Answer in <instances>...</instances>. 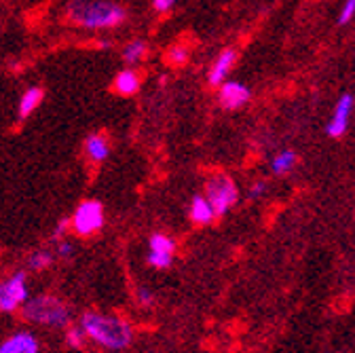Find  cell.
Wrapping results in <instances>:
<instances>
[{
  "label": "cell",
  "mask_w": 355,
  "mask_h": 353,
  "mask_svg": "<svg viewBox=\"0 0 355 353\" xmlns=\"http://www.w3.org/2000/svg\"><path fill=\"white\" fill-rule=\"evenodd\" d=\"M175 256V241L165 233H155L148 239V264L155 269H167Z\"/></svg>",
  "instance_id": "cell-6"
},
{
  "label": "cell",
  "mask_w": 355,
  "mask_h": 353,
  "mask_svg": "<svg viewBox=\"0 0 355 353\" xmlns=\"http://www.w3.org/2000/svg\"><path fill=\"white\" fill-rule=\"evenodd\" d=\"M85 336H87V332L83 330V326H72V328H68V332H66V341H68L72 347H83Z\"/></svg>",
  "instance_id": "cell-20"
},
{
  "label": "cell",
  "mask_w": 355,
  "mask_h": 353,
  "mask_svg": "<svg viewBox=\"0 0 355 353\" xmlns=\"http://www.w3.org/2000/svg\"><path fill=\"white\" fill-rule=\"evenodd\" d=\"M66 231H68V220H62V223L55 227V231H53V239L55 241H62L64 239V235H66Z\"/></svg>",
  "instance_id": "cell-25"
},
{
  "label": "cell",
  "mask_w": 355,
  "mask_h": 353,
  "mask_svg": "<svg viewBox=\"0 0 355 353\" xmlns=\"http://www.w3.org/2000/svg\"><path fill=\"white\" fill-rule=\"evenodd\" d=\"M252 98V92L243 83H235V80H229V83H222L220 85V92H218V100L225 108H241L243 104H248Z\"/></svg>",
  "instance_id": "cell-8"
},
{
  "label": "cell",
  "mask_w": 355,
  "mask_h": 353,
  "mask_svg": "<svg viewBox=\"0 0 355 353\" xmlns=\"http://www.w3.org/2000/svg\"><path fill=\"white\" fill-rule=\"evenodd\" d=\"M214 218H216V209L209 203V199L201 197V195L193 197V201H191V220L193 223L195 225H209Z\"/></svg>",
  "instance_id": "cell-12"
},
{
  "label": "cell",
  "mask_w": 355,
  "mask_h": 353,
  "mask_svg": "<svg viewBox=\"0 0 355 353\" xmlns=\"http://www.w3.org/2000/svg\"><path fill=\"white\" fill-rule=\"evenodd\" d=\"M173 3H175V0H153V7L159 13H165V11H169L173 7Z\"/></svg>",
  "instance_id": "cell-24"
},
{
  "label": "cell",
  "mask_w": 355,
  "mask_h": 353,
  "mask_svg": "<svg viewBox=\"0 0 355 353\" xmlns=\"http://www.w3.org/2000/svg\"><path fill=\"white\" fill-rule=\"evenodd\" d=\"M72 252H74V246H72L66 237H64L62 241H58V254H60L62 258H70Z\"/></svg>",
  "instance_id": "cell-22"
},
{
  "label": "cell",
  "mask_w": 355,
  "mask_h": 353,
  "mask_svg": "<svg viewBox=\"0 0 355 353\" xmlns=\"http://www.w3.org/2000/svg\"><path fill=\"white\" fill-rule=\"evenodd\" d=\"M38 338L30 332H17L0 345V353H38Z\"/></svg>",
  "instance_id": "cell-10"
},
{
  "label": "cell",
  "mask_w": 355,
  "mask_h": 353,
  "mask_svg": "<svg viewBox=\"0 0 355 353\" xmlns=\"http://www.w3.org/2000/svg\"><path fill=\"white\" fill-rule=\"evenodd\" d=\"M138 302H140L142 307H150V304L155 302L153 292H150V290H146V288H140V290H138Z\"/></svg>",
  "instance_id": "cell-23"
},
{
  "label": "cell",
  "mask_w": 355,
  "mask_h": 353,
  "mask_svg": "<svg viewBox=\"0 0 355 353\" xmlns=\"http://www.w3.org/2000/svg\"><path fill=\"white\" fill-rule=\"evenodd\" d=\"M264 193V182H256L250 191V197H260Z\"/></svg>",
  "instance_id": "cell-26"
},
{
  "label": "cell",
  "mask_w": 355,
  "mask_h": 353,
  "mask_svg": "<svg viewBox=\"0 0 355 353\" xmlns=\"http://www.w3.org/2000/svg\"><path fill=\"white\" fill-rule=\"evenodd\" d=\"M189 60V49L184 45H173L167 51V62L171 66H184V62Z\"/></svg>",
  "instance_id": "cell-19"
},
{
  "label": "cell",
  "mask_w": 355,
  "mask_h": 353,
  "mask_svg": "<svg viewBox=\"0 0 355 353\" xmlns=\"http://www.w3.org/2000/svg\"><path fill=\"white\" fill-rule=\"evenodd\" d=\"M353 17H355V0H345V5H343V9H340V15H338V24L345 26V24H349Z\"/></svg>",
  "instance_id": "cell-21"
},
{
  "label": "cell",
  "mask_w": 355,
  "mask_h": 353,
  "mask_svg": "<svg viewBox=\"0 0 355 353\" xmlns=\"http://www.w3.org/2000/svg\"><path fill=\"white\" fill-rule=\"evenodd\" d=\"M51 262H53V254L49 250H38L30 256V269L42 271V269H47Z\"/></svg>",
  "instance_id": "cell-18"
},
{
  "label": "cell",
  "mask_w": 355,
  "mask_h": 353,
  "mask_svg": "<svg viewBox=\"0 0 355 353\" xmlns=\"http://www.w3.org/2000/svg\"><path fill=\"white\" fill-rule=\"evenodd\" d=\"M114 92L121 94V96H133V94H138L140 89V76L136 70H121L116 76H114Z\"/></svg>",
  "instance_id": "cell-13"
},
{
  "label": "cell",
  "mask_w": 355,
  "mask_h": 353,
  "mask_svg": "<svg viewBox=\"0 0 355 353\" xmlns=\"http://www.w3.org/2000/svg\"><path fill=\"white\" fill-rule=\"evenodd\" d=\"M351 110H353V96L345 94L340 96V100L336 102V108L332 112V119L326 127L328 136L332 138H340L345 131H347V125H349V117H351Z\"/></svg>",
  "instance_id": "cell-9"
},
{
  "label": "cell",
  "mask_w": 355,
  "mask_h": 353,
  "mask_svg": "<svg viewBox=\"0 0 355 353\" xmlns=\"http://www.w3.org/2000/svg\"><path fill=\"white\" fill-rule=\"evenodd\" d=\"M294 165H296V153H294V150H282V153L275 155L273 161H271V167H273V171H275L277 175L292 171Z\"/></svg>",
  "instance_id": "cell-17"
},
{
  "label": "cell",
  "mask_w": 355,
  "mask_h": 353,
  "mask_svg": "<svg viewBox=\"0 0 355 353\" xmlns=\"http://www.w3.org/2000/svg\"><path fill=\"white\" fill-rule=\"evenodd\" d=\"M42 98H44V94H42L40 87H30V89H28V92L21 96V100H19V119L30 117V114L40 106Z\"/></svg>",
  "instance_id": "cell-15"
},
{
  "label": "cell",
  "mask_w": 355,
  "mask_h": 353,
  "mask_svg": "<svg viewBox=\"0 0 355 353\" xmlns=\"http://www.w3.org/2000/svg\"><path fill=\"white\" fill-rule=\"evenodd\" d=\"M85 153H87V157L92 159V161L102 163L110 155V144H108V140L102 134H92V136L87 138V142H85Z\"/></svg>",
  "instance_id": "cell-14"
},
{
  "label": "cell",
  "mask_w": 355,
  "mask_h": 353,
  "mask_svg": "<svg viewBox=\"0 0 355 353\" xmlns=\"http://www.w3.org/2000/svg\"><path fill=\"white\" fill-rule=\"evenodd\" d=\"M72 229L80 237H92L104 227V207L96 199H87L83 201L72 216Z\"/></svg>",
  "instance_id": "cell-5"
},
{
  "label": "cell",
  "mask_w": 355,
  "mask_h": 353,
  "mask_svg": "<svg viewBox=\"0 0 355 353\" xmlns=\"http://www.w3.org/2000/svg\"><path fill=\"white\" fill-rule=\"evenodd\" d=\"M21 316L24 320L32 324L51 326V328H66L70 322L68 307L60 298L47 296V294H40V296H34L32 300H26V304L21 307Z\"/></svg>",
  "instance_id": "cell-3"
},
{
  "label": "cell",
  "mask_w": 355,
  "mask_h": 353,
  "mask_svg": "<svg viewBox=\"0 0 355 353\" xmlns=\"http://www.w3.org/2000/svg\"><path fill=\"white\" fill-rule=\"evenodd\" d=\"M205 197L214 205L216 216H225L237 203L239 191H237V184L229 178V175L216 173L205 184Z\"/></svg>",
  "instance_id": "cell-4"
},
{
  "label": "cell",
  "mask_w": 355,
  "mask_h": 353,
  "mask_svg": "<svg viewBox=\"0 0 355 353\" xmlns=\"http://www.w3.org/2000/svg\"><path fill=\"white\" fill-rule=\"evenodd\" d=\"M83 330L87 332V338H92L94 343L112 349V351H121L125 347H129L133 332L131 326L114 316H102V313H85L80 320Z\"/></svg>",
  "instance_id": "cell-2"
},
{
  "label": "cell",
  "mask_w": 355,
  "mask_h": 353,
  "mask_svg": "<svg viewBox=\"0 0 355 353\" xmlns=\"http://www.w3.org/2000/svg\"><path fill=\"white\" fill-rule=\"evenodd\" d=\"M125 17V9L110 0H72L68 7V19L85 30H110Z\"/></svg>",
  "instance_id": "cell-1"
},
{
  "label": "cell",
  "mask_w": 355,
  "mask_h": 353,
  "mask_svg": "<svg viewBox=\"0 0 355 353\" xmlns=\"http://www.w3.org/2000/svg\"><path fill=\"white\" fill-rule=\"evenodd\" d=\"M28 300V282L26 273H15L9 282L3 284V296H0V311H15Z\"/></svg>",
  "instance_id": "cell-7"
},
{
  "label": "cell",
  "mask_w": 355,
  "mask_h": 353,
  "mask_svg": "<svg viewBox=\"0 0 355 353\" xmlns=\"http://www.w3.org/2000/svg\"><path fill=\"white\" fill-rule=\"evenodd\" d=\"M235 62H237V51L235 49H225V51H222L216 58V62L211 64L209 72H207L209 85H222V83H225V78H227L229 70L235 66Z\"/></svg>",
  "instance_id": "cell-11"
},
{
  "label": "cell",
  "mask_w": 355,
  "mask_h": 353,
  "mask_svg": "<svg viewBox=\"0 0 355 353\" xmlns=\"http://www.w3.org/2000/svg\"><path fill=\"white\" fill-rule=\"evenodd\" d=\"M146 51H148V47H146L144 40H133V42H129V45H125V49H123V62L127 66H136L146 58Z\"/></svg>",
  "instance_id": "cell-16"
},
{
  "label": "cell",
  "mask_w": 355,
  "mask_h": 353,
  "mask_svg": "<svg viewBox=\"0 0 355 353\" xmlns=\"http://www.w3.org/2000/svg\"><path fill=\"white\" fill-rule=\"evenodd\" d=\"M0 296H3V286H0Z\"/></svg>",
  "instance_id": "cell-27"
}]
</instances>
